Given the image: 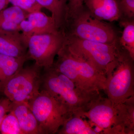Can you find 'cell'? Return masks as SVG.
<instances>
[{"label":"cell","instance_id":"cell-25","mask_svg":"<svg viewBox=\"0 0 134 134\" xmlns=\"http://www.w3.org/2000/svg\"><path fill=\"white\" fill-rule=\"evenodd\" d=\"M2 90V86L1 83H0V91L1 90Z\"/></svg>","mask_w":134,"mask_h":134},{"label":"cell","instance_id":"cell-17","mask_svg":"<svg viewBox=\"0 0 134 134\" xmlns=\"http://www.w3.org/2000/svg\"><path fill=\"white\" fill-rule=\"evenodd\" d=\"M58 134H97L84 117L73 114L58 130Z\"/></svg>","mask_w":134,"mask_h":134},{"label":"cell","instance_id":"cell-13","mask_svg":"<svg viewBox=\"0 0 134 134\" xmlns=\"http://www.w3.org/2000/svg\"><path fill=\"white\" fill-rule=\"evenodd\" d=\"M10 111L16 117L23 134H40L37 121L28 103L12 102Z\"/></svg>","mask_w":134,"mask_h":134},{"label":"cell","instance_id":"cell-8","mask_svg":"<svg viewBox=\"0 0 134 134\" xmlns=\"http://www.w3.org/2000/svg\"><path fill=\"white\" fill-rule=\"evenodd\" d=\"M42 69L35 63L23 67L6 82L2 91L12 102L28 103L40 91Z\"/></svg>","mask_w":134,"mask_h":134},{"label":"cell","instance_id":"cell-22","mask_svg":"<svg viewBox=\"0 0 134 134\" xmlns=\"http://www.w3.org/2000/svg\"><path fill=\"white\" fill-rule=\"evenodd\" d=\"M84 0H68L66 21L68 18L84 8Z\"/></svg>","mask_w":134,"mask_h":134},{"label":"cell","instance_id":"cell-14","mask_svg":"<svg viewBox=\"0 0 134 134\" xmlns=\"http://www.w3.org/2000/svg\"><path fill=\"white\" fill-rule=\"evenodd\" d=\"M28 14L24 10L13 5L5 8L0 12V30L20 31V24L26 19Z\"/></svg>","mask_w":134,"mask_h":134},{"label":"cell","instance_id":"cell-5","mask_svg":"<svg viewBox=\"0 0 134 134\" xmlns=\"http://www.w3.org/2000/svg\"><path fill=\"white\" fill-rule=\"evenodd\" d=\"M134 60L120 48L115 66L106 75L104 91L113 104L124 103L134 96Z\"/></svg>","mask_w":134,"mask_h":134},{"label":"cell","instance_id":"cell-12","mask_svg":"<svg viewBox=\"0 0 134 134\" xmlns=\"http://www.w3.org/2000/svg\"><path fill=\"white\" fill-rule=\"evenodd\" d=\"M87 9L99 20L113 22L122 15L116 0H84Z\"/></svg>","mask_w":134,"mask_h":134},{"label":"cell","instance_id":"cell-1","mask_svg":"<svg viewBox=\"0 0 134 134\" xmlns=\"http://www.w3.org/2000/svg\"><path fill=\"white\" fill-rule=\"evenodd\" d=\"M79 115L88 121L97 134H127L131 119L125 101L115 104L100 94Z\"/></svg>","mask_w":134,"mask_h":134},{"label":"cell","instance_id":"cell-15","mask_svg":"<svg viewBox=\"0 0 134 134\" xmlns=\"http://www.w3.org/2000/svg\"><path fill=\"white\" fill-rule=\"evenodd\" d=\"M41 7L49 10L55 21L58 30L64 31L67 10L68 0H36Z\"/></svg>","mask_w":134,"mask_h":134},{"label":"cell","instance_id":"cell-20","mask_svg":"<svg viewBox=\"0 0 134 134\" xmlns=\"http://www.w3.org/2000/svg\"><path fill=\"white\" fill-rule=\"evenodd\" d=\"M13 6L18 7L28 13L40 11L42 8L36 0H8Z\"/></svg>","mask_w":134,"mask_h":134},{"label":"cell","instance_id":"cell-6","mask_svg":"<svg viewBox=\"0 0 134 134\" xmlns=\"http://www.w3.org/2000/svg\"><path fill=\"white\" fill-rule=\"evenodd\" d=\"M28 104L37 120L40 134L57 133L72 115L65 107L43 90H40Z\"/></svg>","mask_w":134,"mask_h":134},{"label":"cell","instance_id":"cell-9","mask_svg":"<svg viewBox=\"0 0 134 134\" xmlns=\"http://www.w3.org/2000/svg\"><path fill=\"white\" fill-rule=\"evenodd\" d=\"M65 39L66 34L62 31L31 36L28 41L26 55L28 59L34 60L35 64L44 70L50 68Z\"/></svg>","mask_w":134,"mask_h":134},{"label":"cell","instance_id":"cell-7","mask_svg":"<svg viewBox=\"0 0 134 134\" xmlns=\"http://www.w3.org/2000/svg\"><path fill=\"white\" fill-rule=\"evenodd\" d=\"M69 33L66 35L105 44L118 43L117 34L110 25L95 17L84 8L67 19Z\"/></svg>","mask_w":134,"mask_h":134},{"label":"cell","instance_id":"cell-3","mask_svg":"<svg viewBox=\"0 0 134 134\" xmlns=\"http://www.w3.org/2000/svg\"><path fill=\"white\" fill-rule=\"evenodd\" d=\"M44 71L40 90L47 92L72 114L80 115L100 94L83 91L68 77L52 67Z\"/></svg>","mask_w":134,"mask_h":134},{"label":"cell","instance_id":"cell-23","mask_svg":"<svg viewBox=\"0 0 134 134\" xmlns=\"http://www.w3.org/2000/svg\"><path fill=\"white\" fill-rule=\"evenodd\" d=\"M12 102L6 97L0 99V126L5 115L10 112Z\"/></svg>","mask_w":134,"mask_h":134},{"label":"cell","instance_id":"cell-2","mask_svg":"<svg viewBox=\"0 0 134 134\" xmlns=\"http://www.w3.org/2000/svg\"><path fill=\"white\" fill-rule=\"evenodd\" d=\"M57 55L58 59L52 68L68 77L80 90L89 93L104 90L105 75L87 61L71 52L65 44Z\"/></svg>","mask_w":134,"mask_h":134},{"label":"cell","instance_id":"cell-4","mask_svg":"<svg viewBox=\"0 0 134 134\" xmlns=\"http://www.w3.org/2000/svg\"><path fill=\"white\" fill-rule=\"evenodd\" d=\"M64 44L71 52L87 61L105 76L115 66L120 49L118 43H99L66 34Z\"/></svg>","mask_w":134,"mask_h":134},{"label":"cell","instance_id":"cell-18","mask_svg":"<svg viewBox=\"0 0 134 134\" xmlns=\"http://www.w3.org/2000/svg\"><path fill=\"white\" fill-rule=\"evenodd\" d=\"M120 25L124 29L119 40L120 44L134 60V21L122 20L120 22Z\"/></svg>","mask_w":134,"mask_h":134},{"label":"cell","instance_id":"cell-24","mask_svg":"<svg viewBox=\"0 0 134 134\" xmlns=\"http://www.w3.org/2000/svg\"><path fill=\"white\" fill-rule=\"evenodd\" d=\"M9 3L8 0H0V12L7 8Z\"/></svg>","mask_w":134,"mask_h":134},{"label":"cell","instance_id":"cell-21","mask_svg":"<svg viewBox=\"0 0 134 134\" xmlns=\"http://www.w3.org/2000/svg\"><path fill=\"white\" fill-rule=\"evenodd\" d=\"M118 4L121 15L129 19L133 17L134 0H121Z\"/></svg>","mask_w":134,"mask_h":134},{"label":"cell","instance_id":"cell-10","mask_svg":"<svg viewBox=\"0 0 134 134\" xmlns=\"http://www.w3.org/2000/svg\"><path fill=\"white\" fill-rule=\"evenodd\" d=\"M20 31L28 41L31 36L36 34L56 33L58 30L52 17L40 11L29 13L19 26Z\"/></svg>","mask_w":134,"mask_h":134},{"label":"cell","instance_id":"cell-11","mask_svg":"<svg viewBox=\"0 0 134 134\" xmlns=\"http://www.w3.org/2000/svg\"><path fill=\"white\" fill-rule=\"evenodd\" d=\"M28 41L18 31L0 30V54L15 58L26 56Z\"/></svg>","mask_w":134,"mask_h":134},{"label":"cell","instance_id":"cell-19","mask_svg":"<svg viewBox=\"0 0 134 134\" xmlns=\"http://www.w3.org/2000/svg\"><path fill=\"white\" fill-rule=\"evenodd\" d=\"M0 134H23L18 121L12 112L4 117L0 126Z\"/></svg>","mask_w":134,"mask_h":134},{"label":"cell","instance_id":"cell-16","mask_svg":"<svg viewBox=\"0 0 134 134\" xmlns=\"http://www.w3.org/2000/svg\"><path fill=\"white\" fill-rule=\"evenodd\" d=\"M28 60L27 55L15 58L0 54V83L2 88L7 81L23 68L25 62Z\"/></svg>","mask_w":134,"mask_h":134}]
</instances>
